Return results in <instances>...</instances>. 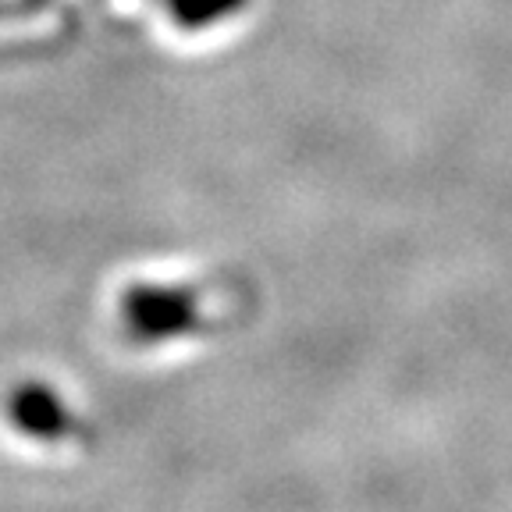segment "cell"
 Here are the masks:
<instances>
[{"label": "cell", "mask_w": 512, "mask_h": 512, "mask_svg": "<svg viewBox=\"0 0 512 512\" xmlns=\"http://www.w3.org/2000/svg\"><path fill=\"white\" fill-rule=\"evenodd\" d=\"M246 4L249 0H168V11L182 29L196 32L228 22L239 11H246Z\"/></svg>", "instance_id": "3957f363"}, {"label": "cell", "mask_w": 512, "mask_h": 512, "mask_svg": "<svg viewBox=\"0 0 512 512\" xmlns=\"http://www.w3.org/2000/svg\"><path fill=\"white\" fill-rule=\"evenodd\" d=\"M121 320L139 342H160L185 335L196 324V303L185 288L136 285L121 299Z\"/></svg>", "instance_id": "7a4b0ae2"}, {"label": "cell", "mask_w": 512, "mask_h": 512, "mask_svg": "<svg viewBox=\"0 0 512 512\" xmlns=\"http://www.w3.org/2000/svg\"><path fill=\"white\" fill-rule=\"evenodd\" d=\"M4 420L18 438L32 445H61L79 431L68 399L40 377H25L4 395Z\"/></svg>", "instance_id": "6da1fadb"}]
</instances>
